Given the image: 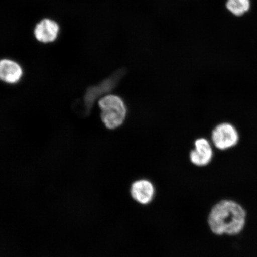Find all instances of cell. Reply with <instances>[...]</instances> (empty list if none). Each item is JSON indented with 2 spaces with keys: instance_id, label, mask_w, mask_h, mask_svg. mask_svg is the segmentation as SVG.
I'll use <instances>...</instances> for the list:
<instances>
[{
  "instance_id": "52a82bcc",
  "label": "cell",
  "mask_w": 257,
  "mask_h": 257,
  "mask_svg": "<svg viewBox=\"0 0 257 257\" xmlns=\"http://www.w3.org/2000/svg\"><path fill=\"white\" fill-rule=\"evenodd\" d=\"M23 70L18 63L9 59L0 60V80L15 84L21 80Z\"/></svg>"
},
{
  "instance_id": "3957f363",
  "label": "cell",
  "mask_w": 257,
  "mask_h": 257,
  "mask_svg": "<svg viewBox=\"0 0 257 257\" xmlns=\"http://www.w3.org/2000/svg\"><path fill=\"white\" fill-rule=\"evenodd\" d=\"M211 143L220 151L233 149L239 143L240 134L230 122H222L214 127L211 134Z\"/></svg>"
},
{
  "instance_id": "6da1fadb",
  "label": "cell",
  "mask_w": 257,
  "mask_h": 257,
  "mask_svg": "<svg viewBox=\"0 0 257 257\" xmlns=\"http://www.w3.org/2000/svg\"><path fill=\"white\" fill-rule=\"evenodd\" d=\"M245 209L233 200L218 202L212 208L208 218L211 232L221 236H235L242 232L246 224Z\"/></svg>"
},
{
  "instance_id": "277c9868",
  "label": "cell",
  "mask_w": 257,
  "mask_h": 257,
  "mask_svg": "<svg viewBox=\"0 0 257 257\" xmlns=\"http://www.w3.org/2000/svg\"><path fill=\"white\" fill-rule=\"evenodd\" d=\"M213 144L207 138H199L194 143V149L189 154L191 162L196 166L205 167L211 162L214 157Z\"/></svg>"
},
{
  "instance_id": "ba28073f",
  "label": "cell",
  "mask_w": 257,
  "mask_h": 257,
  "mask_svg": "<svg viewBox=\"0 0 257 257\" xmlns=\"http://www.w3.org/2000/svg\"><path fill=\"white\" fill-rule=\"evenodd\" d=\"M226 8L231 14L239 17L245 15L250 8V0H227Z\"/></svg>"
},
{
  "instance_id": "8992f818",
  "label": "cell",
  "mask_w": 257,
  "mask_h": 257,
  "mask_svg": "<svg viewBox=\"0 0 257 257\" xmlns=\"http://www.w3.org/2000/svg\"><path fill=\"white\" fill-rule=\"evenodd\" d=\"M59 32V26L57 22L50 19H44L35 27L34 35L41 43H49L57 39Z\"/></svg>"
},
{
  "instance_id": "5b68a950",
  "label": "cell",
  "mask_w": 257,
  "mask_h": 257,
  "mask_svg": "<svg viewBox=\"0 0 257 257\" xmlns=\"http://www.w3.org/2000/svg\"><path fill=\"white\" fill-rule=\"evenodd\" d=\"M130 192L135 201L141 204L147 205L153 200L155 188L149 180L140 179L132 184Z\"/></svg>"
},
{
  "instance_id": "7a4b0ae2",
  "label": "cell",
  "mask_w": 257,
  "mask_h": 257,
  "mask_svg": "<svg viewBox=\"0 0 257 257\" xmlns=\"http://www.w3.org/2000/svg\"><path fill=\"white\" fill-rule=\"evenodd\" d=\"M101 110V118L105 126L115 130L121 126L126 120L127 107L120 96L110 94L102 97L98 101Z\"/></svg>"
}]
</instances>
